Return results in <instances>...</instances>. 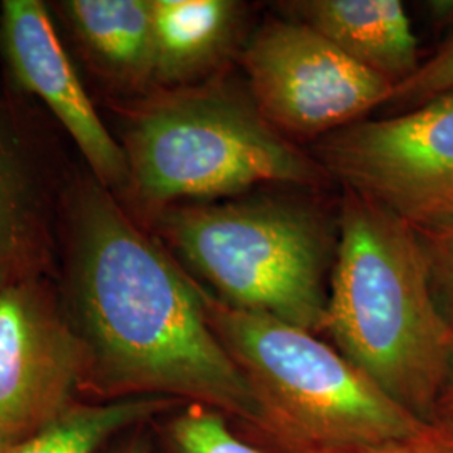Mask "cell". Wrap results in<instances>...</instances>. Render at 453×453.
<instances>
[{
  "instance_id": "cell-1",
  "label": "cell",
  "mask_w": 453,
  "mask_h": 453,
  "mask_svg": "<svg viewBox=\"0 0 453 453\" xmlns=\"http://www.w3.org/2000/svg\"><path fill=\"white\" fill-rule=\"evenodd\" d=\"M59 242L80 388L187 400L252 425V393L211 329L205 289L88 170L65 180Z\"/></svg>"
},
{
  "instance_id": "cell-2",
  "label": "cell",
  "mask_w": 453,
  "mask_h": 453,
  "mask_svg": "<svg viewBox=\"0 0 453 453\" xmlns=\"http://www.w3.org/2000/svg\"><path fill=\"white\" fill-rule=\"evenodd\" d=\"M324 333L336 349L421 420L434 418L453 355L417 230L346 190Z\"/></svg>"
},
{
  "instance_id": "cell-3",
  "label": "cell",
  "mask_w": 453,
  "mask_h": 453,
  "mask_svg": "<svg viewBox=\"0 0 453 453\" xmlns=\"http://www.w3.org/2000/svg\"><path fill=\"white\" fill-rule=\"evenodd\" d=\"M128 190L121 203L151 224L163 211L222 200L259 185L318 187L321 165L260 113L249 89L226 80L153 89L125 111Z\"/></svg>"
},
{
  "instance_id": "cell-4",
  "label": "cell",
  "mask_w": 453,
  "mask_h": 453,
  "mask_svg": "<svg viewBox=\"0 0 453 453\" xmlns=\"http://www.w3.org/2000/svg\"><path fill=\"white\" fill-rule=\"evenodd\" d=\"M211 329L242 372L250 426L279 453H351L410 437L426 423L316 334L205 291Z\"/></svg>"
},
{
  "instance_id": "cell-5",
  "label": "cell",
  "mask_w": 453,
  "mask_h": 453,
  "mask_svg": "<svg viewBox=\"0 0 453 453\" xmlns=\"http://www.w3.org/2000/svg\"><path fill=\"white\" fill-rule=\"evenodd\" d=\"M151 226L228 306L323 331L336 242L312 205L284 196L183 203Z\"/></svg>"
},
{
  "instance_id": "cell-6",
  "label": "cell",
  "mask_w": 453,
  "mask_h": 453,
  "mask_svg": "<svg viewBox=\"0 0 453 453\" xmlns=\"http://www.w3.org/2000/svg\"><path fill=\"white\" fill-rule=\"evenodd\" d=\"M249 93L286 138L321 140L389 103L395 86L306 24L269 19L241 50Z\"/></svg>"
},
{
  "instance_id": "cell-7",
  "label": "cell",
  "mask_w": 453,
  "mask_h": 453,
  "mask_svg": "<svg viewBox=\"0 0 453 453\" xmlns=\"http://www.w3.org/2000/svg\"><path fill=\"white\" fill-rule=\"evenodd\" d=\"M314 160L411 226L453 211V91L333 131L316 142Z\"/></svg>"
},
{
  "instance_id": "cell-8",
  "label": "cell",
  "mask_w": 453,
  "mask_h": 453,
  "mask_svg": "<svg viewBox=\"0 0 453 453\" xmlns=\"http://www.w3.org/2000/svg\"><path fill=\"white\" fill-rule=\"evenodd\" d=\"M80 372L78 342L48 279L0 288V453L73 405Z\"/></svg>"
},
{
  "instance_id": "cell-9",
  "label": "cell",
  "mask_w": 453,
  "mask_h": 453,
  "mask_svg": "<svg viewBox=\"0 0 453 453\" xmlns=\"http://www.w3.org/2000/svg\"><path fill=\"white\" fill-rule=\"evenodd\" d=\"M0 50L14 81L48 106L78 146L88 172L121 202L128 190L123 146L99 118L65 52L48 4L2 2Z\"/></svg>"
},
{
  "instance_id": "cell-10",
  "label": "cell",
  "mask_w": 453,
  "mask_h": 453,
  "mask_svg": "<svg viewBox=\"0 0 453 453\" xmlns=\"http://www.w3.org/2000/svg\"><path fill=\"white\" fill-rule=\"evenodd\" d=\"M65 185L33 127L0 96V288L52 269Z\"/></svg>"
},
{
  "instance_id": "cell-11",
  "label": "cell",
  "mask_w": 453,
  "mask_h": 453,
  "mask_svg": "<svg viewBox=\"0 0 453 453\" xmlns=\"http://www.w3.org/2000/svg\"><path fill=\"white\" fill-rule=\"evenodd\" d=\"M153 89H177L224 74L242 50L247 5L237 0H151Z\"/></svg>"
},
{
  "instance_id": "cell-12",
  "label": "cell",
  "mask_w": 453,
  "mask_h": 453,
  "mask_svg": "<svg viewBox=\"0 0 453 453\" xmlns=\"http://www.w3.org/2000/svg\"><path fill=\"white\" fill-rule=\"evenodd\" d=\"M49 7L106 88L134 97L153 91L151 0H59Z\"/></svg>"
},
{
  "instance_id": "cell-13",
  "label": "cell",
  "mask_w": 453,
  "mask_h": 453,
  "mask_svg": "<svg viewBox=\"0 0 453 453\" xmlns=\"http://www.w3.org/2000/svg\"><path fill=\"white\" fill-rule=\"evenodd\" d=\"M280 5L395 88L420 67L418 41L398 0H294Z\"/></svg>"
},
{
  "instance_id": "cell-14",
  "label": "cell",
  "mask_w": 453,
  "mask_h": 453,
  "mask_svg": "<svg viewBox=\"0 0 453 453\" xmlns=\"http://www.w3.org/2000/svg\"><path fill=\"white\" fill-rule=\"evenodd\" d=\"M179 403L163 396H133L96 405L73 403L44 430L4 453H97L114 435Z\"/></svg>"
},
{
  "instance_id": "cell-15",
  "label": "cell",
  "mask_w": 453,
  "mask_h": 453,
  "mask_svg": "<svg viewBox=\"0 0 453 453\" xmlns=\"http://www.w3.org/2000/svg\"><path fill=\"white\" fill-rule=\"evenodd\" d=\"M170 453H264L237 437L226 425V415L196 403L179 413L168 425Z\"/></svg>"
},
{
  "instance_id": "cell-16",
  "label": "cell",
  "mask_w": 453,
  "mask_h": 453,
  "mask_svg": "<svg viewBox=\"0 0 453 453\" xmlns=\"http://www.w3.org/2000/svg\"><path fill=\"white\" fill-rule=\"evenodd\" d=\"M413 228L423 247L435 304L453 331V211Z\"/></svg>"
},
{
  "instance_id": "cell-17",
  "label": "cell",
  "mask_w": 453,
  "mask_h": 453,
  "mask_svg": "<svg viewBox=\"0 0 453 453\" xmlns=\"http://www.w3.org/2000/svg\"><path fill=\"white\" fill-rule=\"evenodd\" d=\"M453 91V35L405 82L395 88L391 104L415 108L432 97Z\"/></svg>"
},
{
  "instance_id": "cell-18",
  "label": "cell",
  "mask_w": 453,
  "mask_h": 453,
  "mask_svg": "<svg viewBox=\"0 0 453 453\" xmlns=\"http://www.w3.org/2000/svg\"><path fill=\"white\" fill-rule=\"evenodd\" d=\"M351 453H453V423L434 418L410 437Z\"/></svg>"
},
{
  "instance_id": "cell-19",
  "label": "cell",
  "mask_w": 453,
  "mask_h": 453,
  "mask_svg": "<svg viewBox=\"0 0 453 453\" xmlns=\"http://www.w3.org/2000/svg\"><path fill=\"white\" fill-rule=\"evenodd\" d=\"M434 418L452 421L453 423V355L452 359H450V365H449V372H447L443 388H441L440 398H438Z\"/></svg>"
},
{
  "instance_id": "cell-20",
  "label": "cell",
  "mask_w": 453,
  "mask_h": 453,
  "mask_svg": "<svg viewBox=\"0 0 453 453\" xmlns=\"http://www.w3.org/2000/svg\"><path fill=\"white\" fill-rule=\"evenodd\" d=\"M430 19L437 24H453V0H434L426 4Z\"/></svg>"
},
{
  "instance_id": "cell-21",
  "label": "cell",
  "mask_w": 453,
  "mask_h": 453,
  "mask_svg": "<svg viewBox=\"0 0 453 453\" xmlns=\"http://www.w3.org/2000/svg\"><path fill=\"white\" fill-rule=\"evenodd\" d=\"M114 453H151V450L150 441L145 437H134Z\"/></svg>"
},
{
  "instance_id": "cell-22",
  "label": "cell",
  "mask_w": 453,
  "mask_h": 453,
  "mask_svg": "<svg viewBox=\"0 0 453 453\" xmlns=\"http://www.w3.org/2000/svg\"><path fill=\"white\" fill-rule=\"evenodd\" d=\"M450 211H447V213H450ZM443 215H445V213H443ZM438 217H440V215H438ZM430 220H432V219H430Z\"/></svg>"
}]
</instances>
